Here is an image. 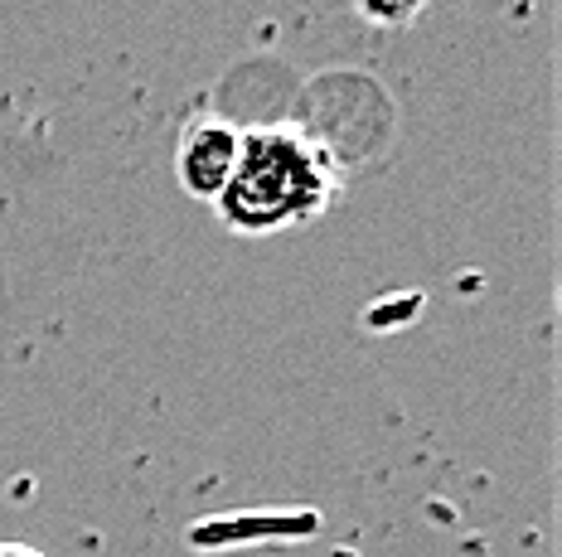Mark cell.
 <instances>
[{
	"mask_svg": "<svg viewBox=\"0 0 562 557\" xmlns=\"http://www.w3.org/2000/svg\"><path fill=\"white\" fill-rule=\"evenodd\" d=\"M339 194V170L325 141L286 122L243 132L233 180L218 194L214 214L228 234L272 238L321 218Z\"/></svg>",
	"mask_w": 562,
	"mask_h": 557,
	"instance_id": "6da1fadb",
	"label": "cell"
},
{
	"mask_svg": "<svg viewBox=\"0 0 562 557\" xmlns=\"http://www.w3.org/2000/svg\"><path fill=\"white\" fill-rule=\"evenodd\" d=\"M238 146H243V126H233L224 117H199L180 132L175 141V180L190 200L218 204L224 184L233 180V166H238Z\"/></svg>",
	"mask_w": 562,
	"mask_h": 557,
	"instance_id": "7a4b0ae2",
	"label": "cell"
},
{
	"mask_svg": "<svg viewBox=\"0 0 562 557\" xmlns=\"http://www.w3.org/2000/svg\"><path fill=\"white\" fill-rule=\"evenodd\" d=\"M427 5H431V0H355L359 20H369V25H379V30H403V25H413V20H417Z\"/></svg>",
	"mask_w": 562,
	"mask_h": 557,
	"instance_id": "3957f363",
	"label": "cell"
},
{
	"mask_svg": "<svg viewBox=\"0 0 562 557\" xmlns=\"http://www.w3.org/2000/svg\"><path fill=\"white\" fill-rule=\"evenodd\" d=\"M417 310H422V296H413V300H407V296H397L393 306H373V310H369V325H373V330H393L397 320L417 316Z\"/></svg>",
	"mask_w": 562,
	"mask_h": 557,
	"instance_id": "277c9868",
	"label": "cell"
},
{
	"mask_svg": "<svg viewBox=\"0 0 562 557\" xmlns=\"http://www.w3.org/2000/svg\"><path fill=\"white\" fill-rule=\"evenodd\" d=\"M0 557H49V553L30 548V543H0Z\"/></svg>",
	"mask_w": 562,
	"mask_h": 557,
	"instance_id": "5b68a950",
	"label": "cell"
}]
</instances>
